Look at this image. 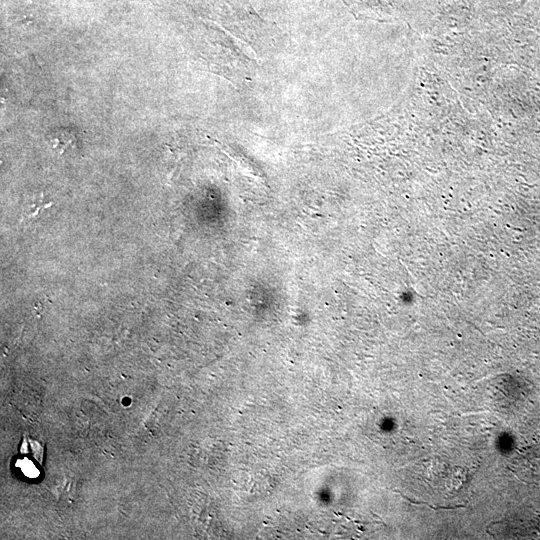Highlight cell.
I'll use <instances>...</instances> for the list:
<instances>
[{
	"mask_svg": "<svg viewBox=\"0 0 540 540\" xmlns=\"http://www.w3.org/2000/svg\"><path fill=\"white\" fill-rule=\"evenodd\" d=\"M398 494H400L406 501L412 503V504H416V505H427L429 508H432V509H435V510H439V509H447V510H454V509H457V508H463L465 507L466 505L464 504H461V505H456V506H439V507H435V506H432L431 504L429 503H426V502H418V501H412L410 498H408L407 496H405L404 494H402L401 492H397Z\"/></svg>",
	"mask_w": 540,
	"mask_h": 540,
	"instance_id": "obj_1",
	"label": "cell"
}]
</instances>
